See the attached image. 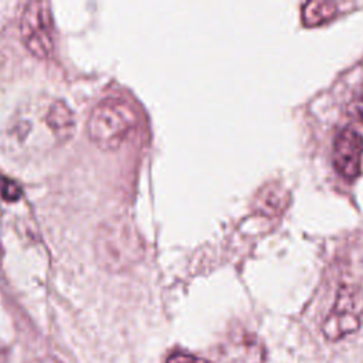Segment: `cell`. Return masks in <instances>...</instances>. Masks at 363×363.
Returning <instances> with one entry per match:
<instances>
[{"mask_svg": "<svg viewBox=\"0 0 363 363\" xmlns=\"http://www.w3.org/2000/svg\"><path fill=\"white\" fill-rule=\"evenodd\" d=\"M338 12L333 2H308L302 9V20L307 26H320L331 20Z\"/></svg>", "mask_w": 363, "mask_h": 363, "instance_id": "cell-9", "label": "cell"}, {"mask_svg": "<svg viewBox=\"0 0 363 363\" xmlns=\"http://www.w3.org/2000/svg\"><path fill=\"white\" fill-rule=\"evenodd\" d=\"M166 363H210L207 359H203L200 356H196L189 352H174L172 355H169Z\"/></svg>", "mask_w": 363, "mask_h": 363, "instance_id": "cell-11", "label": "cell"}, {"mask_svg": "<svg viewBox=\"0 0 363 363\" xmlns=\"http://www.w3.org/2000/svg\"><path fill=\"white\" fill-rule=\"evenodd\" d=\"M363 318V288L356 284H342L335 304L322 325L329 341H340L359 329Z\"/></svg>", "mask_w": 363, "mask_h": 363, "instance_id": "cell-4", "label": "cell"}, {"mask_svg": "<svg viewBox=\"0 0 363 363\" xmlns=\"http://www.w3.org/2000/svg\"><path fill=\"white\" fill-rule=\"evenodd\" d=\"M363 159V136L353 128H345L338 134L333 143V165L346 179H355L360 174Z\"/></svg>", "mask_w": 363, "mask_h": 363, "instance_id": "cell-5", "label": "cell"}, {"mask_svg": "<svg viewBox=\"0 0 363 363\" xmlns=\"http://www.w3.org/2000/svg\"><path fill=\"white\" fill-rule=\"evenodd\" d=\"M44 123L57 143L67 142L76 131L74 112L61 100L48 104L44 112Z\"/></svg>", "mask_w": 363, "mask_h": 363, "instance_id": "cell-7", "label": "cell"}, {"mask_svg": "<svg viewBox=\"0 0 363 363\" xmlns=\"http://www.w3.org/2000/svg\"><path fill=\"white\" fill-rule=\"evenodd\" d=\"M265 348L254 333L243 332L230 336L222 346L217 363H264Z\"/></svg>", "mask_w": 363, "mask_h": 363, "instance_id": "cell-6", "label": "cell"}, {"mask_svg": "<svg viewBox=\"0 0 363 363\" xmlns=\"http://www.w3.org/2000/svg\"><path fill=\"white\" fill-rule=\"evenodd\" d=\"M288 200H289L288 191L281 185L270 183L265 185L257 193L254 209L257 213L274 217L285 210Z\"/></svg>", "mask_w": 363, "mask_h": 363, "instance_id": "cell-8", "label": "cell"}, {"mask_svg": "<svg viewBox=\"0 0 363 363\" xmlns=\"http://www.w3.org/2000/svg\"><path fill=\"white\" fill-rule=\"evenodd\" d=\"M0 195L6 202H17L23 196V190L14 180L0 175Z\"/></svg>", "mask_w": 363, "mask_h": 363, "instance_id": "cell-10", "label": "cell"}, {"mask_svg": "<svg viewBox=\"0 0 363 363\" xmlns=\"http://www.w3.org/2000/svg\"><path fill=\"white\" fill-rule=\"evenodd\" d=\"M94 254L104 270L124 273L142 260L145 247L132 223L124 217H111L95 231Z\"/></svg>", "mask_w": 363, "mask_h": 363, "instance_id": "cell-1", "label": "cell"}, {"mask_svg": "<svg viewBox=\"0 0 363 363\" xmlns=\"http://www.w3.org/2000/svg\"><path fill=\"white\" fill-rule=\"evenodd\" d=\"M20 33L28 52L40 60L52 59L54 54L53 19L50 3L32 0L21 13Z\"/></svg>", "mask_w": 363, "mask_h": 363, "instance_id": "cell-3", "label": "cell"}, {"mask_svg": "<svg viewBox=\"0 0 363 363\" xmlns=\"http://www.w3.org/2000/svg\"><path fill=\"white\" fill-rule=\"evenodd\" d=\"M138 124L135 108L123 98L110 96L96 104L87 119L90 141L101 151L119 149Z\"/></svg>", "mask_w": 363, "mask_h": 363, "instance_id": "cell-2", "label": "cell"}, {"mask_svg": "<svg viewBox=\"0 0 363 363\" xmlns=\"http://www.w3.org/2000/svg\"><path fill=\"white\" fill-rule=\"evenodd\" d=\"M32 363H61V362H59V360H56V359H53V357H45V359L34 360V362H32Z\"/></svg>", "mask_w": 363, "mask_h": 363, "instance_id": "cell-13", "label": "cell"}, {"mask_svg": "<svg viewBox=\"0 0 363 363\" xmlns=\"http://www.w3.org/2000/svg\"><path fill=\"white\" fill-rule=\"evenodd\" d=\"M349 115L352 118H355L356 121H360L363 123V95L360 98H357L356 101H353L349 107Z\"/></svg>", "mask_w": 363, "mask_h": 363, "instance_id": "cell-12", "label": "cell"}]
</instances>
